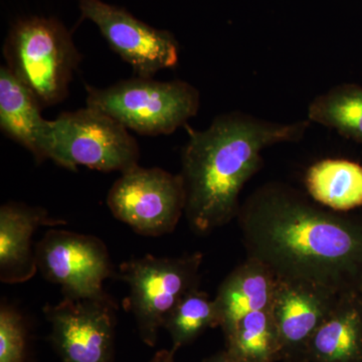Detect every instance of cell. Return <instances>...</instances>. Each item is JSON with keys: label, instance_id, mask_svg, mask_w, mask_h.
Returning <instances> with one entry per match:
<instances>
[{"label": "cell", "instance_id": "cell-18", "mask_svg": "<svg viewBox=\"0 0 362 362\" xmlns=\"http://www.w3.org/2000/svg\"><path fill=\"white\" fill-rule=\"evenodd\" d=\"M225 338L226 349L245 362L282 361V345L271 309L245 316Z\"/></svg>", "mask_w": 362, "mask_h": 362}, {"label": "cell", "instance_id": "cell-13", "mask_svg": "<svg viewBox=\"0 0 362 362\" xmlns=\"http://www.w3.org/2000/svg\"><path fill=\"white\" fill-rule=\"evenodd\" d=\"M42 106L6 66L0 68V129L28 149L37 161L47 159L49 120L42 116Z\"/></svg>", "mask_w": 362, "mask_h": 362}, {"label": "cell", "instance_id": "cell-8", "mask_svg": "<svg viewBox=\"0 0 362 362\" xmlns=\"http://www.w3.org/2000/svg\"><path fill=\"white\" fill-rule=\"evenodd\" d=\"M35 255L40 273L61 287L64 298L106 296L103 285L113 276V265L108 249L97 237L52 228L37 245Z\"/></svg>", "mask_w": 362, "mask_h": 362}, {"label": "cell", "instance_id": "cell-20", "mask_svg": "<svg viewBox=\"0 0 362 362\" xmlns=\"http://www.w3.org/2000/svg\"><path fill=\"white\" fill-rule=\"evenodd\" d=\"M26 327L23 317L13 306L0 307V362H25Z\"/></svg>", "mask_w": 362, "mask_h": 362}, {"label": "cell", "instance_id": "cell-21", "mask_svg": "<svg viewBox=\"0 0 362 362\" xmlns=\"http://www.w3.org/2000/svg\"><path fill=\"white\" fill-rule=\"evenodd\" d=\"M204 362H245L240 359L239 357L233 356L230 351L225 349L223 351L218 352L214 356L209 357Z\"/></svg>", "mask_w": 362, "mask_h": 362}, {"label": "cell", "instance_id": "cell-10", "mask_svg": "<svg viewBox=\"0 0 362 362\" xmlns=\"http://www.w3.org/2000/svg\"><path fill=\"white\" fill-rule=\"evenodd\" d=\"M116 308L108 295L64 298L45 306L52 343L62 362H114Z\"/></svg>", "mask_w": 362, "mask_h": 362}, {"label": "cell", "instance_id": "cell-5", "mask_svg": "<svg viewBox=\"0 0 362 362\" xmlns=\"http://www.w3.org/2000/svg\"><path fill=\"white\" fill-rule=\"evenodd\" d=\"M47 159L69 170L78 166L121 173L138 165L139 145L127 128L96 109L61 114L49 120Z\"/></svg>", "mask_w": 362, "mask_h": 362}, {"label": "cell", "instance_id": "cell-14", "mask_svg": "<svg viewBox=\"0 0 362 362\" xmlns=\"http://www.w3.org/2000/svg\"><path fill=\"white\" fill-rule=\"evenodd\" d=\"M307 362H362V295L342 294L317 328L304 354Z\"/></svg>", "mask_w": 362, "mask_h": 362}, {"label": "cell", "instance_id": "cell-6", "mask_svg": "<svg viewBox=\"0 0 362 362\" xmlns=\"http://www.w3.org/2000/svg\"><path fill=\"white\" fill-rule=\"evenodd\" d=\"M204 255L199 252L177 258L151 255L120 266V279L129 286L128 307L135 317L143 342L156 346L159 331L175 305L199 287Z\"/></svg>", "mask_w": 362, "mask_h": 362}, {"label": "cell", "instance_id": "cell-11", "mask_svg": "<svg viewBox=\"0 0 362 362\" xmlns=\"http://www.w3.org/2000/svg\"><path fill=\"white\" fill-rule=\"evenodd\" d=\"M341 295L307 281L276 279L271 313L282 345V361L304 357L312 335L337 306Z\"/></svg>", "mask_w": 362, "mask_h": 362}, {"label": "cell", "instance_id": "cell-1", "mask_svg": "<svg viewBox=\"0 0 362 362\" xmlns=\"http://www.w3.org/2000/svg\"><path fill=\"white\" fill-rule=\"evenodd\" d=\"M247 257L277 277L297 279L339 294L362 289V221L326 211L290 185L269 182L237 216Z\"/></svg>", "mask_w": 362, "mask_h": 362}, {"label": "cell", "instance_id": "cell-17", "mask_svg": "<svg viewBox=\"0 0 362 362\" xmlns=\"http://www.w3.org/2000/svg\"><path fill=\"white\" fill-rule=\"evenodd\" d=\"M307 119L362 145V86L338 85L318 95L309 104Z\"/></svg>", "mask_w": 362, "mask_h": 362}, {"label": "cell", "instance_id": "cell-22", "mask_svg": "<svg viewBox=\"0 0 362 362\" xmlns=\"http://www.w3.org/2000/svg\"><path fill=\"white\" fill-rule=\"evenodd\" d=\"M175 352L173 350H160L156 352L150 362H175Z\"/></svg>", "mask_w": 362, "mask_h": 362}, {"label": "cell", "instance_id": "cell-2", "mask_svg": "<svg viewBox=\"0 0 362 362\" xmlns=\"http://www.w3.org/2000/svg\"><path fill=\"white\" fill-rule=\"evenodd\" d=\"M310 123L308 119L273 122L233 111L216 116L204 130L187 126L180 175L190 228L206 235L237 218L240 192L263 165L264 150L300 141Z\"/></svg>", "mask_w": 362, "mask_h": 362}, {"label": "cell", "instance_id": "cell-9", "mask_svg": "<svg viewBox=\"0 0 362 362\" xmlns=\"http://www.w3.org/2000/svg\"><path fill=\"white\" fill-rule=\"evenodd\" d=\"M82 18L93 21L112 49L132 66L136 77L153 78L175 68L180 44L168 30H157L122 7L101 0H80Z\"/></svg>", "mask_w": 362, "mask_h": 362}, {"label": "cell", "instance_id": "cell-24", "mask_svg": "<svg viewBox=\"0 0 362 362\" xmlns=\"http://www.w3.org/2000/svg\"><path fill=\"white\" fill-rule=\"evenodd\" d=\"M361 295H362V289H361Z\"/></svg>", "mask_w": 362, "mask_h": 362}, {"label": "cell", "instance_id": "cell-4", "mask_svg": "<svg viewBox=\"0 0 362 362\" xmlns=\"http://www.w3.org/2000/svg\"><path fill=\"white\" fill-rule=\"evenodd\" d=\"M87 107L111 116L128 130L146 136L169 135L199 113L201 94L182 80L160 82L136 77L105 89L86 86Z\"/></svg>", "mask_w": 362, "mask_h": 362}, {"label": "cell", "instance_id": "cell-7", "mask_svg": "<svg viewBox=\"0 0 362 362\" xmlns=\"http://www.w3.org/2000/svg\"><path fill=\"white\" fill-rule=\"evenodd\" d=\"M107 204L117 220L139 235L160 237L175 230L185 214L187 194L180 173L139 165L121 173Z\"/></svg>", "mask_w": 362, "mask_h": 362}, {"label": "cell", "instance_id": "cell-16", "mask_svg": "<svg viewBox=\"0 0 362 362\" xmlns=\"http://www.w3.org/2000/svg\"><path fill=\"white\" fill-rule=\"evenodd\" d=\"M305 187L317 204L335 211L362 206V165L342 158H326L312 164Z\"/></svg>", "mask_w": 362, "mask_h": 362}, {"label": "cell", "instance_id": "cell-12", "mask_svg": "<svg viewBox=\"0 0 362 362\" xmlns=\"http://www.w3.org/2000/svg\"><path fill=\"white\" fill-rule=\"evenodd\" d=\"M42 207L7 202L0 209V280L4 284L30 281L39 270L33 235L40 226L65 225Z\"/></svg>", "mask_w": 362, "mask_h": 362}, {"label": "cell", "instance_id": "cell-19", "mask_svg": "<svg viewBox=\"0 0 362 362\" xmlns=\"http://www.w3.org/2000/svg\"><path fill=\"white\" fill-rule=\"evenodd\" d=\"M221 326V316L214 299L194 288L185 295L164 324L173 341V351L187 346L209 328Z\"/></svg>", "mask_w": 362, "mask_h": 362}, {"label": "cell", "instance_id": "cell-3", "mask_svg": "<svg viewBox=\"0 0 362 362\" xmlns=\"http://www.w3.org/2000/svg\"><path fill=\"white\" fill-rule=\"evenodd\" d=\"M6 68L39 100L42 108L64 101L82 54L66 26L54 18H21L4 45Z\"/></svg>", "mask_w": 362, "mask_h": 362}, {"label": "cell", "instance_id": "cell-23", "mask_svg": "<svg viewBox=\"0 0 362 362\" xmlns=\"http://www.w3.org/2000/svg\"><path fill=\"white\" fill-rule=\"evenodd\" d=\"M282 362H307L305 357H293V358L284 359Z\"/></svg>", "mask_w": 362, "mask_h": 362}, {"label": "cell", "instance_id": "cell-15", "mask_svg": "<svg viewBox=\"0 0 362 362\" xmlns=\"http://www.w3.org/2000/svg\"><path fill=\"white\" fill-rule=\"evenodd\" d=\"M276 279L265 264L249 257L228 274L214 298L223 334L252 312L271 309Z\"/></svg>", "mask_w": 362, "mask_h": 362}]
</instances>
